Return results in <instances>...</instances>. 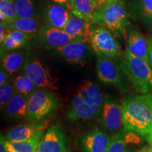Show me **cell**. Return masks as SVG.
Instances as JSON below:
<instances>
[{"mask_svg": "<svg viewBox=\"0 0 152 152\" xmlns=\"http://www.w3.org/2000/svg\"><path fill=\"white\" fill-rule=\"evenodd\" d=\"M125 131L148 136L152 132V94L130 96L122 104Z\"/></svg>", "mask_w": 152, "mask_h": 152, "instance_id": "obj_1", "label": "cell"}, {"mask_svg": "<svg viewBox=\"0 0 152 152\" xmlns=\"http://www.w3.org/2000/svg\"><path fill=\"white\" fill-rule=\"evenodd\" d=\"M130 14L123 1L104 5L96 9L93 16L92 25L103 26L115 37L126 35V29L130 24Z\"/></svg>", "mask_w": 152, "mask_h": 152, "instance_id": "obj_2", "label": "cell"}, {"mask_svg": "<svg viewBox=\"0 0 152 152\" xmlns=\"http://www.w3.org/2000/svg\"><path fill=\"white\" fill-rule=\"evenodd\" d=\"M119 66L137 92L147 94L152 91V68L149 63L134 56L127 48Z\"/></svg>", "mask_w": 152, "mask_h": 152, "instance_id": "obj_3", "label": "cell"}, {"mask_svg": "<svg viewBox=\"0 0 152 152\" xmlns=\"http://www.w3.org/2000/svg\"><path fill=\"white\" fill-rule=\"evenodd\" d=\"M88 42L99 58L115 60L122 56V51L115 37L103 26L92 25Z\"/></svg>", "mask_w": 152, "mask_h": 152, "instance_id": "obj_4", "label": "cell"}, {"mask_svg": "<svg viewBox=\"0 0 152 152\" xmlns=\"http://www.w3.org/2000/svg\"><path fill=\"white\" fill-rule=\"evenodd\" d=\"M57 106L58 102L52 93L37 90L28 97L27 118L33 122L39 121L55 111Z\"/></svg>", "mask_w": 152, "mask_h": 152, "instance_id": "obj_5", "label": "cell"}, {"mask_svg": "<svg viewBox=\"0 0 152 152\" xmlns=\"http://www.w3.org/2000/svg\"><path fill=\"white\" fill-rule=\"evenodd\" d=\"M35 39L36 45H39L47 49H53L55 50L73 42H87L85 38L71 35L64 30L52 27L47 24L41 26Z\"/></svg>", "mask_w": 152, "mask_h": 152, "instance_id": "obj_6", "label": "cell"}, {"mask_svg": "<svg viewBox=\"0 0 152 152\" xmlns=\"http://www.w3.org/2000/svg\"><path fill=\"white\" fill-rule=\"evenodd\" d=\"M23 69L24 73L39 87L52 90L58 89L56 85L58 79L54 78L51 75L49 68L44 67L37 58L30 54H28L25 58Z\"/></svg>", "mask_w": 152, "mask_h": 152, "instance_id": "obj_7", "label": "cell"}, {"mask_svg": "<svg viewBox=\"0 0 152 152\" xmlns=\"http://www.w3.org/2000/svg\"><path fill=\"white\" fill-rule=\"evenodd\" d=\"M57 54L66 61L84 66L94 51L87 42H73L56 49Z\"/></svg>", "mask_w": 152, "mask_h": 152, "instance_id": "obj_8", "label": "cell"}, {"mask_svg": "<svg viewBox=\"0 0 152 152\" xmlns=\"http://www.w3.org/2000/svg\"><path fill=\"white\" fill-rule=\"evenodd\" d=\"M122 71L113 61L110 58H99L96 63L97 77L105 84L121 85L122 83Z\"/></svg>", "mask_w": 152, "mask_h": 152, "instance_id": "obj_9", "label": "cell"}, {"mask_svg": "<svg viewBox=\"0 0 152 152\" xmlns=\"http://www.w3.org/2000/svg\"><path fill=\"white\" fill-rule=\"evenodd\" d=\"M102 122L106 130L113 132L123 125V107L112 100H106L102 106Z\"/></svg>", "mask_w": 152, "mask_h": 152, "instance_id": "obj_10", "label": "cell"}, {"mask_svg": "<svg viewBox=\"0 0 152 152\" xmlns=\"http://www.w3.org/2000/svg\"><path fill=\"white\" fill-rule=\"evenodd\" d=\"M73 13L67 6L54 2L47 5L44 10L46 24L52 27L64 29Z\"/></svg>", "mask_w": 152, "mask_h": 152, "instance_id": "obj_11", "label": "cell"}, {"mask_svg": "<svg viewBox=\"0 0 152 152\" xmlns=\"http://www.w3.org/2000/svg\"><path fill=\"white\" fill-rule=\"evenodd\" d=\"M64 135L58 127L52 126L42 136L36 152H66Z\"/></svg>", "mask_w": 152, "mask_h": 152, "instance_id": "obj_12", "label": "cell"}, {"mask_svg": "<svg viewBox=\"0 0 152 152\" xmlns=\"http://www.w3.org/2000/svg\"><path fill=\"white\" fill-rule=\"evenodd\" d=\"M49 123V121H45L42 122H33L30 124L19 125L9 130L6 135V138L8 140L14 141H25L30 140L39 132L45 131L48 126Z\"/></svg>", "mask_w": 152, "mask_h": 152, "instance_id": "obj_13", "label": "cell"}, {"mask_svg": "<svg viewBox=\"0 0 152 152\" xmlns=\"http://www.w3.org/2000/svg\"><path fill=\"white\" fill-rule=\"evenodd\" d=\"M110 140L105 133L94 128L82 139V146L86 152H106Z\"/></svg>", "mask_w": 152, "mask_h": 152, "instance_id": "obj_14", "label": "cell"}, {"mask_svg": "<svg viewBox=\"0 0 152 152\" xmlns=\"http://www.w3.org/2000/svg\"><path fill=\"white\" fill-rule=\"evenodd\" d=\"M128 48L129 51L134 56L148 61L147 42L145 38L138 30H131L128 33Z\"/></svg>", "mask_w": 152, "mask_h": 152, "instance_id": "obj_15", "label": "cell"}, {"mask_svg": "<svg viewBox=\"0 0 152 152\" xmlns=\"http://www.w3.org/2000/svg\"><path fill=\"white\" fill-rule=\"evenodd\" d=\"M92 26V25L88 20L72 14L63 30L71 35L85 38L88 42Z\"/></svg>", "mask_w": 152, "mask_h": 152, "instance_id": "obj_16", "label": "cell"}, {"mask_svg": "<svg viewBox=\"0 0 152 152\" xmlns=\"http://www.w3.org/2000/svg\"><path fill=\"white\" fill-rule=\"evenodd\" d=\"M11 29H16L26 34L30 39L37 37L40 30L39 17L33 18H18L8 24Z\"/></svg>", "mask_w": 152, "mask_h": 152, "instance_id": "obj_17", "label": "cell"}, {"mask_svg": "<svg viewBox=\"0 0 152 152\" xmlns=\"http://www.w3.org/2000/svg\"><path fill=\"white\" fill-rule=\"evenodd\" d=\"M97 7L93 0H72L71 11L75 16L84 18L92 24Z\"/></svg>", "mask_w": 152, "mask_h": 152, "instance_id": "obj_18", "label": "cell"}, {"mask_svg": "<svg viewBox=\"0 0 152 152\" xmlns=\"http://www.w3.org/2000/svg\"><path fill=\"white\" fill-rule=\"evenodd\" d=\"M102 106H91L83 102L77 106H71L68 112V118L70 121L89 120L94 118L100 111Z\"/></svg>", "mask_w": 152, "mask_h": 152, "instance_id": "obj_19", "label": "cell"}, {"mask_svg": "<svg viewBox=\"0 0 152 152\" xmlns=\"http://www.w3.org/2000/svg\"><path fill=\"white\" fill-rule=\"evenodd\" d=\"M44 132H39L34 137L25 141H14L5 140L8 152H36L38 144L43 136Z\"/></svg>", "mask_w": 152, "mask_h": 152, "instance_id": "obj_20", "label": "cell"}, {"mask_svg": "<svg viewBox=\"0 0 152 152\" xmlns=\"http://www.w3.org/2000/svg\"><path fill=\"white\" fill-rule=\"evenodd\" d=\"M130 15L144 23L152 22V0H132Z\"/></svg>", "mask_w": 152, "mask_h": 152, "instance_id": "obj_21", "label": "cell"}, {"mask_svg": "<svg viewBox=\"0 0 152 152\" xmlns=\"http://www.w3.org/2000/svg\"><path fill=\"white\" fill-rule=\"evenodd\" d=\"M28 98L16 92L6 106V111L9 115L15 118L27 117Z\"/></svg>", "mask_w": 152, "mask_h": 152, "instance_id": "obj_22", "label": "cell"}, {"mask_svg": "<svg viewBox=\"0 0 152 152\" xmlns=\"http://www.w3.org/2000/svg\"><path fill=\"white\" fill-rule=\"evenodd\" d=\"M24 55L21 52L13 51L1 55V66L9 75L18 72L24 65Z\"/></svg>", "mask_w": 152, "mask_h": 152, "instance_id": "obj_23", "label": "cell"}, {"mask_svg": "<svg viewBox=\"0 0 152 152\" xmlns=\"http://www.w3.org/2000/svg\"><path fill=\"white\" fill-rule=\"evenodd\" d=\"M14 86L16 92L23 95L26 97H29L39 88L35 83L25 74L23 75L16 76L13 81Z\"/></svg>", "mask_w": 152, "mask_h": 152, "instance_id": "obj_24", "label": "cell"}, {"mask_svg": "<svg viewBox=\"0 0 152 152\" xmlns=\"http://www.w3.org/2000/svg\"><path fill=\"white\" fill-rule=\"evenodd\" d=\"M18 18L37 17V10L35 0H14Z\"/></svg>", "mask_w": 152, "mask_h": 152, "instance_id": "obj_25", "label": "cell"}, {"mask_svg": "<svg viewBox=\"0 0 152 152\" xmlns=\"http://www.w3.org/2000/svg\"><path fill=\"white\" fill-rule=\"evenodd\" d=\"M18 18L14 0L0 1V19L1 22L9 24Z\"/></svg>", "mask_w": 152, "mask_h": 152, "instance_id": "obj_26", "label": "cell"}, {"mask_svg": "<svg viewBox=\"0 0 152 152\" xmlns=\"http://www.w3.org/2000/svg\"><path fill=\"white\" fill-rule=\"evenodd\" d=\"M84 86L85 90L90 96L94 101L96 105L102 106L104 103V96L97 85L88 80H84L81 83Z\"/></svg>", "mask_w": 152, "mask_h": 152, "instance_id": "obj_27", "label": "cell"}, {"mask_svg": "<svg viewBox=\"0 0 152 152\" xmlns=\"http://www.w3.org/2000/svg\"><path fill=\"white\" fill-rule=\"evenodd\" d=\"M126 142L125 136L121 133H118L111 138L106 152H128L126 151Z\"/></svg>", "mask_w": 152, "mask_h": 152, "instance_id": "obj_28", "label": "cell"}, {"mask_svg": "<svg viewBox=\"0 0 152 152\" xmlns=\"http://www.w3.org/2000/svg\"><path fill=\"white\" fill-rule=\"evenodd\" d=\"M16 92L14 85L9 82L0 85V104L1 108L5 107L7 105L11 99L16 93Z\"/></svg>", "mask_w": 152, "mask_h": 152, "instance_id": "obj_29", "label": "cell"}, {"mask_svg": "<svg viewBox=\"0 0 152 152\" xmlns=\"http://www.w3.org/2000/svg\"><path fill=\"white\" fill-rule=\"evenodd\" d=\"M20 47L21 46L8 35L1 42V54H3V53L7 52H9V51L19 49Z\"/></svg>", "mask_w": 152, "mask_h": 152, "instance_id": "obj_30", "label": "cell"}, {"mask_svg": "<svg viewBox=\"0 0 152 152\" xmlns=\"http://www.w3.org/2000/svg\"><path fill=\"white\" fill-rule=\"evenodd\" d=\"M8 35L12 37L16 42H18L21 47L26 46L30 39V38L26 34L16 29H11V28L10 32Z\"/></svg>", "mask_w": 152, "mask_h": 152, "instance_id": "obj_31", "label": "cell"}, {"mask_svg": "<svg viewBox=\"0 0 152 152\" xmlns=\"http://www.w3.org/2000/svg\"><path fill=\"white\" fill-rule=\"evenodd\" d=\"M76 92H77L80 95V96L83 98V99L85 101V103H87V104H89V105H91V106L96 105V104H95L94 101L90 97V95L88 94V93H87L86 90H85L84 86H83L82 84L79 85V87H77Z\"/></svg>", "mask_w": 152, "mask_h": 152, "instance_id": "obj_32", "label": "cell"}, {"mask_svg": "<svg viewBox=\"0 0 152 152\" xmlns=\"http://www.w3.org/2000/svg\"><path fill=\"white\" fill-rule=\"evenodd\" d=\"M10 30L11 28L9 27L8 24L1 22V24H0V42H1L8 35Z\"/></svg>", "mask_w": 152, "mask_h": 152, "instance_id": "obj_33", "label": "cell"}, {"mask_svg": "<svg viewBox=\"0 0 152 152\" xmlns=\"http://www.w3.org/2000/svg\"><path fill=\"white\" fill-rule=\"evenodd\" d=\"M147 42L148 61H149V65L152 68V39H151V38H147Z\"/></svg>", "mask_w": 152, "mask_h": 152, "instance_id": "obj_34", "label": "cell"}, {"mask_svg": "<svg viewBox=\"0 0 152 152\" xmlns=\"http://www.w3.org/2000/svg\"><path fill=\"white\" fill-rule=\"evenodd\" d=\"M9 73L5 71V69L2 66L1 67V71H0V85L4 84L7 83L9 77Z\"/></svg>", "mask_w": 152, "mask_h": 152, "instance_id": "obj_35", "label": "cell"}, {"mask_svg": "<svg viewBox=\"0 0 152 152\" xmlns=\"http://www.w3.org/2000/svg\"><path fill=\"white\" fill-rule=\"evenodd\" d=\"M0 152H8L5 144V140L2 136H1V142H0Z\"/></svg>", "mask_w": 152, "mask_h": 152, "instance_id": "obj_36", "label": "cell"}, {"mask_svg": "<svg viewBox=\"0 0 152 152\" xmlns=\"http://www.w3.org/2000/svg\"><path fill=\"white\" fill-rule=\"evenodd\" d=\"M53 1H54V2L59 3V4H61L67 6L68 8L71 9V4L72 0H53Z\"/></svg>", "mask_w": 152, "mask_h": 152, "instance_id": "obj_37", "label": "cell"}, {"mask_svg": "<svg viewBox=\"0 0 152 152\" xmlns=\"http://www.w3.org/2000/svg\"><path fill=\"white\" fill-rule=\"evenodd\" d=\"M140 152H152V148L151 147H145Z\"/></svg>", "mask_w": 152, "mask_h": 152, "instance_id": "obj_38", "label": "cell"}, {"mask_svg": "<svg viewBox=\"0 0 152 152\" xmlns=\"http://www.w3.org/2000/svg\"><path fill=\"white\" fill-rule=\"evenodd\" d=\"M123 1V0H108V2H107V4H110L116 3V2H118V1Z\"/></svg>", "mask_w": 152, "mask_h": 152, "instance_id": "obj_39", "label": "cell"}, {"mask_svg": "<svg viewBox=\"0 0 152 152\" xmlns=\"http://www.w3.org/2000/svg\"><path fill=\"white\" fill-rule=\"evenodd\" d=\"M94 1V2L95 3V4L96 5V7H97V2H98V0H93Z\"/></svg>", "mask_w": 152, "mask_h": 152, "instance_id": "obj_40", "label": "cell"}, {"mask_svg": "<svg viewBox=\"0 0 152 152\" xmlns=\"http://www.w3.org/2000/svg\"><path fill=\"white\" fill-rule=\"evenodd\" d=\"M151 30H152V22L151 23Z\"/></svg>", "mask_w": 152, "mask_h": 152, "instance_id": "obj_41", "label": "cell"}, {"mask_svg": "<svg viewBox=\"0 0 152 152\" xmlns=\"http://www.w3.org/2000/svg\"><path fill=\"white\" fill-rule=\"evenodd\" d=\"M151 148H152V144H151Z\"/></svg>", "mask_w": 152, "mask_h": 152, "instance_id": "obj_42", "label": "cell"}, {"mask_svg": "<svg viewBox=\"0 0 152 152\" xmlns=\"http://www.w3.org/2000/svg\"><path fill=\"white\" fill-rule=\"evenodd\" d=\"M0 1H3V0H0Z\"/></svg>", "mask_w": 152, "mask_h": 152, "instance_id": "obj_43", "label": "cell"}, {"mask_svg": "<svg viewBox=\"0 0 152 152\" xmlns=\"http://www.w3.org/2000/svg\"><path fill=\"white\" fill-rule=\"evenodd\" d=\"M128 152H130V151H128Z\"/></svg>", "mask_w": 152, "mask_h": 152, "instance_id": "obj_44", "label": "cell"}]
</instances>
